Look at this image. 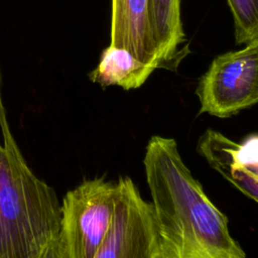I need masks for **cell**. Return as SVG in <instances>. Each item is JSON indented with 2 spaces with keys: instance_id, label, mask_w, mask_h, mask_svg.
<instances>
[{
  "instance_id": "obj_4",
  "label": "cell",
  "mask_w": 258,
  "mask_h": 258,
  "mask_svg": "<svg viewBox=\"0 0 258 258\" xmlns=\"http://www.w3.org/2000/svg\"><path fill=\"white\" fill-rule=\"evenodd\" d=\"M115 184L111 223L95 258H168L152 204L130 177Z\"/></svg>"
},
{
  "instance_id": "obj_10",
  "label": "cell",
  "mask_w": 258,
  "mask_h": 258,
  "mask_svg": "<svg viewBox=\"0 0 258 258\" xmlns=\"http://www.w3.org/2000/svg\"><path fill=\"white\" fill-rule=\"evenodd\" d=\"M234 20L236 44L258 42V0H227Z\"/></svg>"
},
{
  "instance_id": "obj_2",
  "label": "cell",
  "mask_w": 258,
  "mask_h": 258,
  "mask_svg": "<svg viewBox=\"0 0 258 258\" xmlns=\"http://www.w3.org/2000/svg\"><path fill=\"white\" fill-rule=\"evenodd\" d=\"M0 144V258H51L61 204L27 165L13 135Z\"/></svg>"
},
{
  "instance_id": "obj_6",
  "label": "cell",
  "mask_w": 258,
  "mask_h": 258,
  "mask_svg": "<svg viewBox=\"0 0 258 258\" xmlns=\"http://www.w3.org/2000/svg\"><path fill=\"white\" fill-rule=\"evenodd\" d=\"M110 44L129 50L145 64L158 69L151 22V0H112Z\"/></svg>"
},
{
  "instance_id": "obj_1",
  "label": "cell",
  "mask_w": 258,
  "mask_h": 258,
  "mask_svg": "<svg viewBox=\"0 0 258 258\" xmlns=\"http://www.w3.org/2000/svg\"><path fill=\"white\" fill-rule=\"evenodd\" d=\"M168 258H245L229 220L183 162L175 139L152 136L143 159Z\"/></svg>"
},
{
  "instance_id": "obj_3",
  "label": "cell",
  "mask_w": 258,
  "mask_h": 258,
  "mask_svg": "<svg viewBox=\"0 0 258 258\" xmlns=\"http://www.w3.org/2000/svg\"><path fill=\"white\" fill-rule=\"evenodd\" d=\"M115 192L114 182L95 177L66 194L51 258H95L111 223Z\"/></svg>"
},
{
  "instance_id": "obj_9",
  "label": "cell",
  "mask_w": 258,
  "mask_h": 258,
  "mask_svg": "<svg viewBox=\"0 0 258 258\" xmlns=\"http://www.w3.org/2000/svg\"><path fill=\"white\" fill-rule=\"evenodd\" d=\"M197 149L199 154L225 179L258 203V166L236 163L204 146L197 145Z\"/></svg>"
},
{
  "instance_id": "obj_7",
  "label": "cell",
  "mask_w": 258,
  "mask_h": 258,
  "mask_svg": "<svg viewBox=\"0 0 258 258\" xmlns=\"http://www.w3.org/2000/svg\"><path fill=\"white\" fill-rule=\"evenodd\" d=\"M154 70L129 50L109 44L102 51L99 63L90 72L89 78L103 88L118 86L129 91L140 88Z\"/></svg>"
},
{
  "instance_id": "obj_8",
  "label": "cell",
  "mask_w": 258,
  "mask_h": 258,
  "mask_svg": "<svg viewBox=\"0 0 258 258\" xmlns=\"http://www.w3.org/2000/svg\"><path fill=\"white\" fill-rule=\"evenodd\" d=\"M151 22L162 67L173 61L185 40L181 20V0H151Z\"/></svg>"
},
{
  "instance_id": "obj_11",
  "label": "cell",
  "mask_w": 258,
  "mask_h": 258,
  "mask_svg": "<svg viewBox=\"0 0 258 258\" xmlns=\"http://www.w3.org/2000/svg\"><path fill=\"white\" fill-rule=\"evenodd\" d=\"M1 88H2V77H1V71H0V127H1L2 135H6V134L11 133V131H10L9 124H8V121H7L6 111H5V108L3 106Z\"/></svg>"
},
{
  "instance_id": "obj_5",
  "label": "cell",
  "mask_w": 258,
  "mask_h": 258,
  "mask_svg": "<svg viewBox=\"0 0 258 258\" xmlns=\"http://www.w3.org/2000/svg\"><path fill=\"white\" fill-rule=\"evenodd\" d=\"M200 114L229 118L258 104V42L217 55L196 89Z\"/></svg>"
}]
</instances>
